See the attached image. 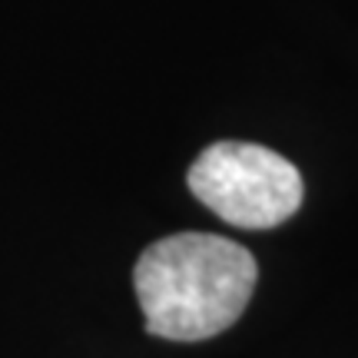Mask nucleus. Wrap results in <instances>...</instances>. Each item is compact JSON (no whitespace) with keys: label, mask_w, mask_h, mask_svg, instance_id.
<instances>
[{"label":"nucleus","mask_w":358,"mask_h":358,"mask_svg":"<svg viewBox=\"0 0 358 358\" xmlns=\"http://www.w3.org/2000/svg\"><path fill=\"white\" fill-rule=\"evenodd\" d=\"M256 279L252 252L213 232L166 236L133 268L146 332L169 342H203L236 325Z\"/></svg>","instance_id":"nucleus-1"},{"label":"nucleus","mask_w":358,"mask_h":358,"mask_svg":"<svg viewBox=\"0 0 358 358\" xmlns=\"http://www.w3.org/2000/svg\"><path fill=\"white\" fill-rule=\"evenodd\" d=\"M192 196L239 229H272L302 206V176L285 156L259 143L222 140L189 166Z\"/></svg>","instance_id":"nucleus-2"}]
</instances>
